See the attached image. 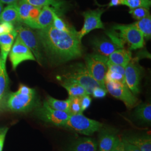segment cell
Segmentation results:
<instances>
[{
	"mask_svg": "<svg viewBox=\"0 0 151 151\" xmlns=\"http://www.w3.org/2000/svg\"><path fill=\"white\" fill-rule=\"evenodd\" d=\"M39 106L35 89L24 85H20L17 91L6 96L5 106L14 112H25Z\"/></svg>",
	"mask_w": 151,
	"mask_h": 151,
	"instance_id": "7a4b0ae2",
	"label": "cell"
},
{
	"mask_svg": "<svg viewBox=\"0 0 151 151\" xmlns=\"http://www.w3.org/2000/svg\"><path fill=\"white\" fill-rule=\"evenodd\" d=\"M9 58L12 68L14 70L19 65L24 61H36L31 50L17 37H16V40L10 51Z\"/></svg>",
	"mask_w": 151,
	"mask_h": 151,
	"instance_id": "7c38bea8",
	"label": "cell"
},
{
	"mask_svg": "<svg viewBox=\"0 0 151 151\" xmlns=\"http://www.w3.org/2000/svg\"><path fill=\"white\" fill-rule=\"evenodd\" d=\"M99 151H111L118 139V130L111 127L103 126L99 130Z\"/></svg>",
	"mask_w": 151,
	"mask_h": 151,
	"instance_id": "4fadbf2b",
	"label": "cell"
},
{
	"mask_svg": "<svg viewBox=\"0 0 151 151\" xmlns=\"http://www.w3.org/2000/svg\"><path fill=\"white\" fill-rule=\"evenodd\" d=\"M16 4L18 8L20 22L24 23L27 20L29 12L33 6L29 4L22 0H19L16 2Z\"/></svg>",
	"mask_w": 151,
	"mask_h": 151,
	"instance_id": "83f0119b",
	"label": "cell"
},
{
	"mask_svg": "<svg viewBox=\"0 0 151 151\" xmlns=\"http://www.w3.org/2000/svg\"><path fill=\"white\" fill-rule=\"evenodd\" d=\"M54 11L57 12V11L52 7L49 6H44L42 7L37 19L29 27L40 30L50 26L53 23Z\"/></svg>",
	"mask_w": 151,
	"mask_h": 151,
	"instance_id": "9a60e30c",
	"label": "cell"
},
{
	"mask_svg": "<svg viewBox=\"0 0 151 151\" xmlns=\"http://www.w3.org/2000/svg\"><path fill=\"white\" fill-rule=\"evenodd\" d=\"M52 25L54 28L60 31L66 32H72L76 31L75 29L68 25L55 11L53 12V20Z\"/></svg>",
	"mask_w": 151,
	"mask_h": 151,
	"instance_id": "4316f807",
	"label": "cell"
},
{
	"mask_svg": "<svg viewBox=\"0 0 151 151\" xmlns=\"http://www.w3.org/2000/svg\"><path fill=\"white\" fill-rule=\"evenodd\" d=\"M134 116L135 119L143 123L151 124V103H143L138 105L135 108Z\"/></svg>",
	"mask_w": 151,
	"mask_h": 151,
	"instance_id": "603a6c76",
	"label": "cell"
},
{
	"mask_svg": "<svg viewBox=\"0 0 151 151\" xmlns=\"http://www.w3.org/2000/svg\"><path fill=\"white\" fill-rule=\"evenodd\" d=\"M132 59V52L125 48L118 49L115 50L108 57V60L115 65L125 67Z\"/></svg>",
	"mask_w": 151,
	"mask_h": 151,
	"instance_id": "ffe728a7",
	"label": "cell"
},
{
	"mask_svg": "<svg viewBox=\"0 0 151 151\" xmlns=\"http://www.w3.org/2000/svg\"><path fill=\"white\" fill-rule=\"evenodd\" d=\"M31 5L42 8L49 6L54 9L60 16L65 11V2L63 0H22Z\"/></svg>",
	"mask_w": 151,
	"mask_h": 151,
	"instance_id": "44dd1931",
	"label": "cell"
},
{
	"mask_svg": "<svg viewBox=\"0 0 151 151\" xmlns=\"http://www.w3.org/2000/svg\"><path fill=\"white\" fill-rule=\"evenodd\" d=\"M36 115L39 119L46 123L57 127H63L71 114L53 109L45 100L42 105L37 106Z\"/></svg>",
	"mask_w": 151,
	"mask_h": 151,
	"instance_id": "ba28073f",
	"label": "cell"
},
{
	"mask_svg": "<svg viewBox=\"0 0 151 151\" xmlns=\"http://www.w3.org/2000/svg\"><path fill=\"white\" fill-rule=\"evenodd\" d=\"M45 101L53 109L70 113V98L65 100H60L51 96H48Z\"/></svg>",
	"mask_w": 151,
	"mask_h": 151,
	"instance_id": "484cf974",
	"label": "cell"
},
{
	"mask_svg": "<svg viewBox=\"0 0 151 151\" xmlns=\"http://www.w3.org/2000/svg\"><path fill=\"white\" fill-rule=\"evenodd\" d=\"M119 5H124V0H110L108 4V7H115Z\"/></svg>",
	"mask_w": 151,
	"mask_h": 151,
	"instance_id": "f35d334b",
	"label": "cell"
},
{
	"mask_svg": "<svg viewBox=\"0 0 151 151\" xmlns=\"http://www.w3.org/2000/svg\"><path fill=\"white\" fill-rule=\"evenodd\" d=\"M108 57L96 53L88 54L85 57V65L89 73L104 88H106L105 76L108 70Z\"/></svg>",
	"mask_w": 151,
	"mask_h": 151,
	"instance_id": "277c9868",
	"label": "cell"
},
{
	"mask_svg": "<svg viewBox=\"0 0 151 151\" xmlns=\"http://www.w3.org/2000/svg\"><path fill=\"white\" fill-rule=\"evenodd\" d=\"M91 98L90 96V95H85L81 97V105L82 110L83 111L86 110L88 108L90 107L91 104Z\"/></svg>",
	"mask_w": 151,
	"mask_h": 151,
	"instance_id": "e575fe53",
	"label": "cell"
},
{
	"mask_svg": "<svg viewBox=\"0 0 151 151\" xmlns=\"http://www.w3.org/2000/svg\"><path fill=\"white\" fill-rule=\"evenodd\" d=\"M124 5L128 6L130 9L137 7H145L150 9L151 0H124Z\"/></svg>",
	"mask_w": 151,
	"mask_h": 151,
	"instance_id": "f1b7e54d",
	"label": "cell"
},
{
	"mask_svg": "<svg viewBox=\"0 0 151 151\" xmlns=\"http://www.w3.org/2000/svg\"><path fill=\"white\" fill-rule=\"evenodd\" d=\"M58 79L60 85L68 92L69 97H81L87 94L85 88L75 80L63 76H60Z\"/></svg>",
	"mask_w": 151,
	"mask_h": 151,
	"instance_id": "2e32d148",
	"label": "cell"
},
{
	"mask_svg": "<svg viewBox=\"0 0 151 151\" xmlns=\"http://www.w3.org/2000/svg\"><path fill=\"white\" fill-rule=\"evenodd\" d=\"M111 151H125L124 143L122 139L118 138Z\"/></svg>",
	"mask_w": 151,
	"mask_h": 151,
	"instance_id": "8d00e7d4",
	"label": "cell"
},
{
	"mask_svg": "<svg viewBox=\"0 0 151 151\" xmlns=\"http://www.w3.org/2000/svg\"><path fill=\"white\" fill-rule=\"evenodd\" d=\"M143 68L139 63L138 58H132L125 68V84L135 95L140 92V82Z\"/></svg>",
	"mask_w": 151,
	"mask_h": 151,
	"instance_id": "9c48e42d",
	"label": "cell"
},
{
	"mask_svg": "<svg viewBox=\"0 0 151 151\" xmlns=\"http://www.w3.org/2000/svg\"><path fill=\"white\" fill-rule=\"evenodd\" d=\"M19 0H0V2L2 4H11L13 3H16Z\"/></svg>",
	"mask_w": 151,
	"mask_h": 151,
	"instance_id": "ab89813d",
	"label": "cell"
},
{
	"mask_svg": "<svg viewBox=\"0 0 151 151\" xmlns=\"http://www.w3.org/2000/svg\"><path fill=\"white\" fill-rule=\"evenodd\" d=\"M20 22L17 4H9L2 10L0 14V23L9 22L14 23Z\"/></svg>",
	"mask_w": 151,
	"mask_h": 151,
	"instance_id": "7402d4cb",
	"label": "cell"
},
{
	"mask_svg": "<svg viewBox=\"0 0 151 151\" xmlns=\"http://www.w3.org/2000/svg\"><path fill=\"white\" fill-rule=\"evenodd\" d=\"M97 142L91 138H81L73 142L67 151H96Z\"/></svg>",
	"mask_w": 151,
	"mask_h": 151,
	"instance_id": "e0dca14e",
	"label": "cell"
},
{
	"mask_svg": "<svg viewBox=\"0 0 151 151\" xmlns=\"http://www.w3.org/2000/svg\"><path fill=\"white\" fill-rule=\"evenodd\" d=\"M105 84L109 93L115 98L122 101L128 109L134 108L138 104L139 100L125 83L116 81H105Z\"/></svg>",
	"mask_w": 151,
	"mask_h": 151,
	"instance_id": "52a82bcc",
	"label": "cell"
},
{
	"mask_svg": "<svg viewBox=\"0 0 151 151\" xmlns=\"http://www.w3.org/2000/svg\"><path fill=\"white\" fill-rule=\"evenodd\" d=\"M91 44L95 53L107 57L115 50L120 49L109 38H95Z\"/></svg>",
	"mask_w": 151,
	"mask_h": 151,
	"instance_id": "5bb4252c",
	"label": "cell"
},
{
	"mask_svg": "<svg viewBox=\"0 0 151 151\" xmlns=\"http://www.w3.org/2000/svg\"><path fill=\"white\" fill-rule=\"evenodd\" d=\"M123 138L137 147L140 151H151V138L148 134H132Z\"/></svg>",
	"mask_w": 151,
	"mask_h": 151,
	"instance_id": "d6986e66",
	"label": "cell"
},
{
	"mask_svg": "<svg viewBox=\"0 0 151 151\" xmlns=\"http://www.w3.org/2000/svg\"><path fill=\"white\" fill-rule=\"evenodd\" d=\"M9 85V78L5 63L0 55V105L7 95Z\"/></svg>",
	"mask_w": 151,
	"mask_h": 151,
	"instance_id": "cb8c5ba5",
	"label": "cell"
},
{
	"mask_svg": "<svg viewBox=\"0 0 151 151\" xmlns=\"http://www.w3.org/2000/svg\"><path fill=\"white\" fill-rule=\"evenodd\" d=\"M62 76L70 78L78 82L85 88L88 95H91L94 88L100 86L92 77L86 65L83 63H76L70 66L68 71Z\"/></svg>",
	"mask_w": 151,
	"mask_h": 151,
	"instance_id": "5b68a950",
	"label": "cell"
},
{
	"mask_svg": "<svg viewBox=\"0 0 151 151\" xmlns=\"http://www.w3.org/2000/svg\"><path fill=\"white\" fill-rule=\"evenodd\" d=\"M8 129V128L6 127L0 128V151H2L4 142L5 140L6 135Z\"/></svg>",
	"mask_w": 151,
	"mask_h": 151,
	"instance_id": "d590c367",
	"label": "cell"
},
{
	"mask_svg": "<svg viewBox=\"0 0 151 151\" xmlns=\"http://www.w3.org/2000/svg\"><path fill=\"white\" fill-rule=\"evenodd\" d=\"M2 10H3V5L1 2H0V14L1 13Z\"/></svg>",
	"mask_w": 151,
	"mask_h": 151,
	"instance_id": "60d3db41",
	"label": "cell"
},
{
	"mask_svg": "<svg viewBox=\"0 0 151 151\" xmlns=\"http://www.w3.org/2000/svg\"><path fill=\"white\" fill-rule=\"evenodd\" d=\"M104 12V9H97L82 12V16L84 17L83 25L81 30L77 32L78 38L81 41L86 35L95 29H105L101 21V16Z\"/></svg>",
	"mask_w": 151,
	"mask_h": 151,
	"instance_id": "30bf717a",
	"label": "cell"
},
{
	"mask_svg": "<svg viewBox=\"0 0 151 151\" xmlns=\"http://www.w3.org/2000/svg\"><path fill=\"white\" fill-rule=\"evenodd\" d=\"M108 91L106 88H104L98 86L94 88L92 92L91 95L95 98L100 99L105 97Z\"/></svg>",
	"mask_w": 151,
	"mask_h": 151,
	"instance_id": "836d02e7",
	"label": "cell"
},
{
	"mask_svg": "<svg viewBox=\"0 0 151 151\" xmlns=\"http://www.w3.org/2000/svg\"><path fill=\"white\" fill-rule=\"evenodd\" d=\"M103 126V123L89 119L82 114H78L70 115L63 127L82 134L91 135L98 132Z\"/></svg>",
	"mask_w": 151,
	"mask_h": 151,
	"instance_id": "3957f363",
	"label": "cell"
},
{
	"mask_svg": "<svg viewBox=\"0 0 151 151\" xmlns=\"http://www.w3.org/2000/svg\"><path fill=\"white\" fill-rule=\"evenodd\" d=\"M143 34L145 39L149 40L151 38V15L137 20L132 24Z\"/></svg>",
	"mask_w": 151,
	"mask_h": 151,
	"instance_id": "d4e9b609",
	"label": "cell"
},
{
	"mask_svg": "<svg viewBox=\"0 0 151 151\" xmlns=\"http://www.w3.org/2000/svg\"><path fill=\"white\" fill-rule=\"evenodd\" d=\"M15 30L12 24L9 22L0 23V35L10 33Z\"/></svg>",
	"mask_w": 151,
	"mask_h": 151,
	"instance_id": "d6a6232c",
	"label": "cell"
},
{
	"mask_svg": "<svg viewBox=\"0 0 151 151\" xmlns=\"http://www.w3.org/2000/svg\"><path fill=\"white\" fill-rule=\"evenodd\" d=\"M15 30L17 33V37L31 50L38 63L42 65L43 57L40 49V42L35 32L30 28L21 25L16 27Z\"/></svg>",
	"mask_w": 151,
	"mask_h": 151,
	"instance_id": "8fae6325",
	"label": "cell"
},
{
	"mask_svg": "<svg viewBox=\"0 0 151 151\" xmlns=\"http://www.w3.org/2000/svg\"><path fill=\"white\" fill-rule=\"evenodd\" d=\"M122 139L124 143L125 151H140V150L137 147L130 143L128 141L124 139L123 138Z\"/></svg>",
	"mask_w": 151,
	"mask_h": 151,
	"instance_id": "74e56055",
	"label": "cell"
},
{
	"mask_svg": "<svg viewBox=\"0 0 151 151\" xmlns=\"http://www.w3.org/2000/svg\"><path fill=\"white\" fill-rule=\"evenodd\" d=\"M17 35L15 29L12 32L0 35V55L5 63Z\"/></svg>",
	"mask_w": 151,
	"mask_h": 151,
	"instance_id": "ac0fdd59",
	"label": "cell"
},
{
	"mask_svg": "<svg viewBox=\"0 0 151 151\" xmlns=\"http://www.w3.org/2000/svg\"><path fill=\"white\" fill-rule=\"evenodd\" d=\"M70 113L72 114H82L81 105V97H69Z\"/></svg>",
	"mask_w": 151,
	"mask_h": 151,
	"instance_id": "f546056e",
	"label": "cell"
},
{
	"mask_svg": "<svg viewBox=\"0 0 151 151\" xmlns=\"http://www.w3.org/2000/svg\"><path fill=\"white\" fill-rule=\"evenodd\" d=\"M37 37L47 54L54 62L65 63L79 58L83 54L81 41L76 30L62 32L50 25L38 30Z\"/></svg>",
	"mask_w": 151,
	"mask_h": 151,
	"instance_id": "6da1fadb",
	"label": "cell"
},
{
	"mask_svg": "<svg viewBox=\"0 0 151 151\" xmlns=\"http://www.w3.org/2000/svg\"><path fill=\"white\" fill-rule=\"evenodd\" d=\"M118 31L130 50L142 48L145 46V38L142 32L132 24L128 25L118 24L113 27Z\"/></svg>",
	"mask_w": 151,
	"mask_h": 151,
	"instance_id": "8992f818",
	"label": "cell"
},
{
	"mask_svg": "<svg viewBox=\"0 0 151 151\" xmlns=\"http://www.w3.org/2000/svg\"></svg>",
	"mask_w": 151,
	"mask_h": 151,
	"instance_id": "b9f144b4",
	"label": "cell"
},
{
	"mask_svg": "<svg viewBox=\"0 0 151 151\" xmlns=\"http://www.w3.org/2000/svg\"><path fill=\"white\" fill-rule=\"evenodd\" d=\"M129 13L136 20H139L143 18L150 15L149 9L145 7H137L130 9Z\"/></svg>",
	"mask_w": 151,
	"mask_h": 151,
	"instance_id": "4dcf8cb0",
	"label": "cell"
},
{
	"mask_svg": "<svg viewBox=\"0 0 151 151\" xmlns=\"http://www.w3.org/2000/svg\"><path fill=\"white\" fill-rule=\"evenodd\" d=\"M105 81H116L125 83V75L108 70L105 76Z\"/></svg>",
	"mask_w": 151,
	"mask_h": 151,
	"instance_id": "1f68e13d",
	"label": "cell"
}]
</instances>
